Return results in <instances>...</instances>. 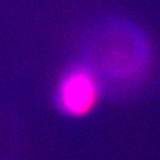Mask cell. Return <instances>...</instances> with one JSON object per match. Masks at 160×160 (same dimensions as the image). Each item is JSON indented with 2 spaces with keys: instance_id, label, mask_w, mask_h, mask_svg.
Here are the masks:
<instances>
[{
  "instance_id": "cell-1",
  "label": "cell",
  "mask_w": 160,
  "mask_h": 160,
  "mask_svg": "<svg viewBox=\"0 0 160 160\" xmlns=\"http://www.w3.org/2000/svg\"><path fill=\"white\" fill-rule=\"evenodd\" d=\"M99 97V82L84 66H77L65 74L57 90V102L62 112L79 117L92 111Z\"/></svg>"
}]
</instances>
